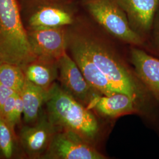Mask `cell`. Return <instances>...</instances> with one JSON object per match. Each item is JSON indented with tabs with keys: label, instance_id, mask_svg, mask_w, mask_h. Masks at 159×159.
I'll return each instance as SVG.
<instances>
[{
	"label": "cell",
	"instance_id": "6da1fadb",
	"mask_svg": "<svg viewBox=\"0 0 159 159\" xmlns=\"http://www.w3.org/2000/svg\"><path fill=\"white\" fill-rule=\"evenodd\" d=\"M72 31L97 67L107 79L114 91L131 97L143 112V109L149 108L152 102H158L141 80L131 74L108 46L90 35Z\"/></svg>",
	"mask_w": 159,
	"mask_h": 159
},
{
	"label": "cell",
	"instance_id": "7a4b0ae2",
	"mask_svg": "<svg viewBox=\"0 0 159 159\" xmlns=\"http://www.w3.org/2000/svg\"><path fill=\"white\" fill-rule=\"evenodd\" d=\"M48 119L57 129L74 131L87 141L94 140L99 131L96 117L90 109L55 83L47 92Z\"/></svg>",
	"mask_w": 159,
	"mask_h": 159
},
{
	"label": "cell",
	"instance_id": "3957f363",
	"mask_svg": "<svg viewBox=\"0 0 159 159\" xmlns=\"http://www.w3.org/2000/svg\"><path fill=\"white\" fill-rule=\"evenodd\" d=\"M35 58L18 0H0V61L22 67Z\"/></svg>",
	"mask_w": 159,
	"mask_h": 159
},
{
	"label": "cell",
	"instance_id": "277c9868",
	"mask_svg": "<svg viewBox=\"0 0 159 159\" xmlns=\"http://www.w3.org/2000/svg\"><path fill=\"white\" fill-rule=\"evenodd\" d=\"M26 30L71 27L75 23L72 1L18 0Z\"/></svg>",
	"mask_w": 159,
	"mask_h": 159
},
{
	"label": "cell",
	"instance_id": "5b68a950",
	"mask_svg": "<svg viewBox=\"0 0 159 159\" xmlns=\"http://www.w3.org/2000/svg\"><path fill=\"white\" fill-rule=\"evenodd\" d=\"M84 3L91 16L110 34L131 44H142V37L133 29L114 0H84Z\"/></svg>",
	"mask_w": 159,
	"mask_h": 159
},
{
	"label": "cell",
	"instance_id": "8992f818",
	"mask_svg": "<svg viewBox=\"0 0 159 159\" xmlns=\"http://www.w3.org/2000/svg\"><path fill=\"white\" fill-rule=\"evenodd\" d=\"M49 159H104L91 143L74 131L57 129L42 156Z\"/></svg>",
	"mask_w": 159,
	"mask_h": 159
},
{
	"label": "cell",
	"instance_id": "52a82bcc",
	"mask_svg": "<svg viewBox=\"0 0 159 159\" xmlns=\"http://www.w3.org/2000/svg\"><path fill=\"white\" fill-rule=\"evenodd\" d=\"M68 27L27 30L30 46L35 57L58 61L68 50Z\"/></svg>",
	"mask_w": 159,
	"mask_h": 159
},
{
	"label": "cell",
	"instance_id": "ba28073f",
	"mask_svg": "<svg viewBox=\"0 0 159 159\" xmlns=\"http://www.w3.org/2000/svg\"><path fill=\"white\" fill-rule=\"evenodd\" d=\"M68 50L86 81L95 91L108 96L117 93L87 53L70 27H68Z\"/></svg>",
	"mask_w": 159,
	"mask_h": 159
},
{
	"label": "cell",
	"instance_id": "9c48e42d",
	"mask_svg": "<svg viewBox=\"0 0 159 159\" xmlns=\"http://www.w3.org/2000/svg\"><path fill=\"white\" fill-rule=\"evenodd\" d=\"M58 76L61 87L85 106L93 97L99 94L85 79L77 64L67 52L57 61Z\"/></svg>",
	"mask_w": 159,
	"mask_h": 159
},
{
	"label": "cell",
	"instance_id": "30bf717a",
	"mask_svg": "<svg viewBox=\"0 0 159 159\" xmlns=\"http://www.w3.org/2000/svg\"><path fill=\"white\" fill-rule=\"evenodd\" d=\"M57 130L47 115L40 114L34 125L24 126L20 132V142L25 153L31 159L41 158Z\"/></svg>",
	"mask_w": 159,
	"mask_h": 159
},
{
	"label": "cell",
	"instance_id": "8fae6325",
	"mask_svg": "<svg viewBox=\"0 0 159 159\" xmlns=\"http://www.w3.org/2000/svg\"><path fill=\"white\" fill-rule=\"evenodd\" d=\"M131 61L137 77L159 103V59L143 50L133 48L131 51Z\"/></svg>",
	"mask_w": 159,
	"mask_h": 159
},
{
	"label": "cell",
	"instance_id": "7c38bea8",
	"mask_svg": "<svg viewBox=\"0 0 159 159\" xmlns=\"http://www.w3.org/2000/svg\"><path fill=\"white\" fill-rule=\"evenodd\" d=\"M87 107L95 109L104 116L117 117L122 115L141 111L135 101L128 95L117 93L111 96H100L93 97Z\"/></svg>",
	"mask_w": 159,
	"mask_h": 159
},
{
	"label": "cell",
	"instance_id": "4fadbf2b",
	"mask_svg": "<svg viewBox=\"0 0 159 159\" xmlns=\"http://www.w3.org/2000/svg\"><path fill=\"white\" fill-rule=\"evenodd\" d=\"M114 1L125 12L130 25L142 32L150 30L159 0Z\"/></svg>",
	"mask_w": 159,
	"mask_h": 159
},
{
	"label": "cell",
	"instance_id": "5bb4252c",
	"mask_svg": "<svg viewBox=\"0 0 159 159\" xmlns=\"http://www.w3.org/2000/svg\"><path fill=\"white\" fill-rule=\"evenodd\" d=\"M26 79L48 91L58 79L57 61L35 58L21 67Z\"/></svg>",
	"mask_w": 159,
	"mask_h": 159
},
{
	"label": "cell",
	"instance_id": "9a60e30c",
	"mask_svg": "<svg viewBox=\"0 0 159 159\" xmlns=\"http://www.w3.org/2000/svg\"><path fill=\"white\" fill-rule=\"evenodd\" d=\"M47 92L26 79L19 92L23 104V119L27 123H35L40 117V110L46 102Z\"/></svg>",
	"mask_w": 159,
	"mask_h": 159
},
{
	"label": "cell",
	"instance_id": "2e32d148",
	"mask_svg": "<svg viewBox=\"0 0 159 159\" xmlns=\"http://www.w3.org/2000/svg\"><path fill=\"white\" fill-rule=\"evenodd\" d=\"M26 80L21 67L0 61V82L13 91L19 93Z\"/></svg>",
	"mask_w": 159,
	"mask_h": 159
},
{
	"label": "cell",
	"instance_id": "e0dca14e",
	"mask_svg": "<svg viewBox=\"0 0 159 159\" xmlns=\"http://www.w3.org/2000/svg\"><path fill=\"white\" fill-rule=\"evenodd\" d=\"M14 130L0 116V152L7 159H10L14 153Z\"/></svg>",
	"mask_w": 159,
	"mask_h": 159
},
{
	"label": "cell",
	"instance_id": "ac0fdd59",
	"mask_svg": "<svg viewBox=\"0 0 159 159\" xmlns=\"http://www.w3.org/2000/svg\"><path fill=\"white\" fill-rule=\"evenodd\" d=\"M17 93L9 97L4 102L0 111V116L14 130L15 124L14 122V114L16 106V100Z\"/></svg>",
	"mask_w": 159,
	"mask_h": 159
},
{
	"label": "cell",
	"instance_id": "d6986e66",
	"mask_svg": "<svg viewBox=\"0 0 159 159\" xmlns=\"http://www.w3.org/2000/svg\"><path fill=\"white\" fill-rule=\"evenodd\" d=\"M23 114V104L21 97L19 93H17L16 100V106L14 114V122L15 125H17L21 120V116Z\"/></svg>",
	"mask_w": 159,
	"mask_h": 159
},
{
	"label": "cell",
	"instance_id": "ffe728a7",
	"mask_svg": "<svg viewBox=\"0 0 159 159\" xmlns=\"http://www.w3.org/2000/svg\"><path fill=\"white\" fill-rule=\"evenodd\" d=\"M16 93L0 82V111L6 100Z\"/></svg>",
	"mask_w": 159,
	"mask_h": 159
},
{
	"label": "cell",
	"instance_id": "44dd1931",
	"mask_svg": "<svg viewBox=\"0 0 159 159\" xmlns=\"http://www.w3.org/2000/svg\"><path fill=\"white\" fill-rule=\"evenodd\" d=\"M157 41H158V44L159 46V25L157 29Z\"/></svg>",
	"mask_w": 159,
	"mask_h": 159
},
{
	"label": "cell",
	"instance_id": "7402d4cb",
	"mask_svg": "<svg viewBox=\"0 0 159 159\" xmlns=\"http://www.w3.org/2000/svg\"><path fill=\"white\" fill-rule=\"evenodd\" d=\"M64 1H72V0H64Z\"/></svg>",
	"mask_w": 159,
	"mask_h": 159
}]
</instances>
